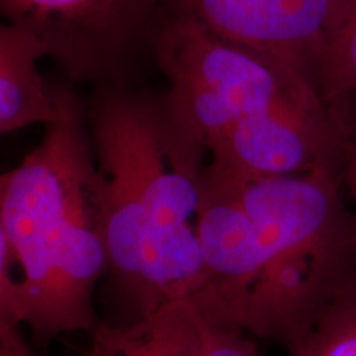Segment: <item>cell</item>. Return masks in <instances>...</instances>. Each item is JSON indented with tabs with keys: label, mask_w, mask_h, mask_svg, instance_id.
I'll return each mask as SVG.
<instances>
[{
	"label": "cell",
	"mask_w": 356,
	"mask_h": 356,
	"mask_svg": "<svg viewBox=\"0 0 356 356\" xmlns=\"http://www.w3.org/2000/svg\"><path fill=\"white\" fill-rule=\"evenodd\" d=\"M348 145L327 106L282 109L238 119L210 150V163L238 177L300 175L343 167Z\"/></svg>",
	"instance_id": "52a82bcc"
},
{
	"label": "cell",
	"mask_w": 356,
	"mask_h": 356,
	"mask_svg": "<svg viewBox=\"0 0 356 356\" xmlns=\"http://www.w3.org/2000/svg\"><path fill=\"white\" fill-rule=\"evenodd\" d=\"M210 325L191 300L167 302L129 327L97 323L86 356H203Z\"/></svg>",
	"instance_id": "ba28073f"
},
{
	"label": "cell",
	"mask_w": 356,
	"mask_h": 356,
	"mask_svg": "<svg viewBox=\"0 0 356 356\" xmlns=\"http://www.w3.org/2000/svg\"><path fill=\"white\" fill-rule=\"evenodd\" d=\"M343 184L351 210L356 215V137L348 142L343 159Z\"/></svg>",
	"instance_id": "4fadbf2b"
},
{
	"label": "cell",
	"mask_w": 356,
	"mask_h": 356,
	"mask_svg": "<svg viewBox=\"0 0 356 356\" xmlns=\"http://www.w3.org/2000/svg\"><path fill=\"white\" fill-rule=\"evenodd\" d=\"M286 348L291 356H356V280L333 297Z\"/></svg>",
	"instance_id": "8fae6325"
},
{
	"label": "cell",
	"mask_w": 356,
	"mask_h": 356,
	"mask_svg": "<svg viewBox=\"0 0 356 356\" xmlns=\"http://www.w3.org/2000/svg\"><path fill=\"white\" fill-rule=\"evenodd\" d=\"M318 89L348 142L356 136V0H348L318 70Z\"/></svg>",
	"instance_id": "30bf717a"
},
{
	"label": "cell",
	"mask_w": 356,
	"mask_h": 356,
	"mask_svg": "<svg viewBox=\"0 0 356 356\" xmlns=\"http://www.w3.org/2000/svg\"><path fill=\"white\" fill-rule=\"evenodd\" d=\"M355 137H356V136H355Z\"/></svg>",
	"instance_id": "9a60e30c"
},
{
	"label": "cell",
	"mask_w": 356,
	"mask_h": 356,
	"mask_svg": "<svg viewBox=\"0 0 356 356\" xmlns=\"http://www.w3.org/2000/svg\"><path fill=\"white\" fill-rule=\"evenodd\" d=\"M91 139L115 280L139 317L191 300L202 280L198 208L208 150L165 99L113 88L92 109Z\"/></svg>",
	"instance_id": "7a4b0ae2"
},
{
	"label": "cell",
	"mask_w": 356,
	"mask_h": 356,
	"mask_svg": "<svg viewBox=\"0 0 356 356\" xmlns=\"http://www.w3.org/2000/svg\"><path fill=\"white\" fill-rule=\"evenodd\" d=\"M348 0H162L160 12L302 71L318 86L323 53Z\"/></svg>",
	"instance_id": "8992f818"
},
{
	"label": "cell",
	"mask_w": 356,
	"mask_h": 356,
	"mask_svg": "<svg viewBox=\"0 0 356 356\" xmlns=\"http://www.w3.org/2000/svg\"><path fill=\"white\" fill-rule=\"evenodd\" d=\"M0 356H33L30 345L20 333H7L0 340Z\"/></svg>",
	"instance_id": "5bb4252c"
},
{
	"label": "cell",
	"mask_w": 356,
	"mask_h": 356,
	"mask_svg": "<svg viewBox=\"0 0 356 356\" xmlns=\"http://www.w3.org/2000/svg\"><path fill=\"white\" fill-rule=\"evenodd\" d=\"M225 173L256 231L262 277L257 338L287 346L356 280V215L343 167L286 177Z\"/></svg>",
	"instance_id": "3957f363"
},
{
	"label": "cell",
	"mask_w": 356,
	"mask_h": 356,
	"mask_svg": "<svg viewBox=\"0 0 356 356\" xmlns=\"http://www.w3.org/2000/svg\"><path fill=\"white\" fill-rule=\"evenodd\" d=\"M109 267L106 207L79 102L61 114L0 180V318L37 343L96 328L95 289Z\"/></svg>",
	"instance_id": "6da1fadb"
},
{
	"label": "cell",
	"mask_w": 356,
	"mask_h": 356,
	"mask_svg": "<svg viewBox=\"0 0 356 356\" xmlns=\"http://www.w3.org/2000/svg\"><path fill=\"white\" fill-rule=\"evenodd\" d=\"M48 56L40 38L12 24L0 26V132L51 126L61 114V89L50 91L38 71Z\"/></svg>",
	"instance_id": "9c48e42d"
},
{
	"label": "cell",
	"mask_w": 356,
	"mask_h": 356,
	"mask_svg": "<svg viewBox=\"0 0 356 356\" xmlns=\"http://www.w3.org/2000/svg\"><path fill=\"white\" fill-rule=\"evenodd\" d=\"M162 0H0L7 24L29 30L73 81H113Z\"/></svg>",
	"instance_id": "5b68a950"
},
{
	"label": "cell",
	"mask_w": 356,
	"mask_h": 356,
	"mask_svg": "<svg viewBox=\"0 0 356 356\" xmlns=\"http://www.w3.org/2000/svg\"><path fill=\"white\" fill-rule=\"evenodd\" d=\"M149 42L168 79L202 84L238 119L325 104L317 83L302 71L216 37L193 22L160 12Z\"/></svg>",
	"instance_id": "277c9868"
},
{
	"label": "cell",
	"mask_w": 356,
	"mask_h": 356,
	"mask_svg": "<svg viewBox=\"0 0 356 356\" xmlns=\"http://www.w3.org/2000/svg\"><path fill=\"white\" fill-rule=\"evenodd\" d=\"M203 356H259V353L252 337L210 325V340Z\"/></svg>",
	"instance_id": "7c38bea8"
}]
</instances>
